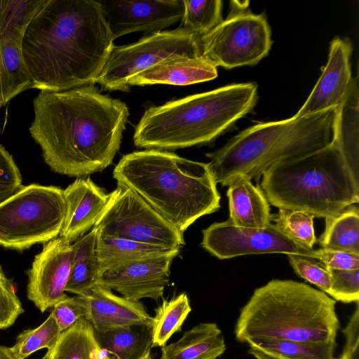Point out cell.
<instances>
[{
	"label": "cell",
	"mask_w": 359,
	"mask_h": 359,
	"mask_svg": "<svg viewBox=\"0 0 359 359\" xmlns=\"http://www.w3.org/2000/svg\"><path fill=\"white\" fill-rule=\"evenodd\" d=\"M33 108L29 131L53 171L82 178L111 164L129 116L125 102L89 85L40 91Z\"/></svg>",
	"instance_id": "obj_1"
},
{
	"label": "cell",
	"mask_w": 359,
	"mask_h": 359,
	"mask_svg": "<svg viewBox=\"0 0 359 359\" xmlns=\"http://www.w3.org/2000/svg\"><path fill=\"white\" fill-rule=\"evenodd\" d=\"M113 41L99 1L46 0L22 43L33 88L59 92L94 86Z\"/></svg>",
	"instance_id": "obj_2"
},
{
	"label": "cell",
	"mask_w": 359,
	"mask_h": 359,
	"mask_svg": "<svg viewBox=\"0 0 359 359\" xmlns=\"http://www.w3.org/2000/svg\"><path fill=\"white\" fill-rule=\"evenodd\" d=\"M113 177L182 233L198 218L220 208L221 196L210 163L169 151L144 149L126 154Z\"/></svg>",
	"instance_id": "obj_3"
},
{
	"label": "cell",
	"mask_w": 359,
	"mask_h": 359,
	"mask_svg": "<svg viewBox=\"0 0 359 359\" xmlns=\"http://www.w3.org/2000/svg\"><path fill=\"white\" fill-rule=\"evenodd\" d=\"M257 89L255 82L233 83L150 107L135 128L134 144L169 151L209 144L253 109Z\"/></svg>",
	"instance_id": "obj_4"
},
{
	"label": "cell",
	"mask_w": 359,
	"mask_h": 359,
	"mask_svg": "<svg viewBox=\"0 0 359 359\" xmlns=\"http://www.w3.org/2000/svg\"><path fill=\"white\" fill-rule=\"evenodd\" d=\"M340 324L336 301L292 280L257 288L241 309L234 334L241 343L259 339L335 343Z\"/></svg>",
	"instance_id": "obj_5"
},
{
	"label": "cell",
	"mask_w": 359,
	"mask_h": 359,
	"mask_svg": "<svg viewBox=\"0 0 359 359\" xmlns=\"http://www.w3.org/2000/svg\"><path fill=\"white\" fill-rule=\"evenodd\" d=\"M337 108L299 118L259 123L206 154L217 183L237 177L257 181L273 165L318 150L333 138Z\"/></svg>",
	"instance_id": "obj_6"
},
{
	"label": "cell",
	"mask_w": 359,
	"mask_h": 359,
	"mask_svg": "<svg viewBox=\"0 0 359 359\" xmlns=\"http://www.w3.org/2000/svg\"><path fill=\"white\" fill-rule=\"evenodd\" d=\"M260 188L269 204L329 218L359 202V182L337 144L277 163L262 175Z\"/></svg>",
	"instance_id": "obj_7"
},
{
	"label": "cell",
	"mask_w": 359,
	"mask_h": 359,
	"mask_svg": "<svg viewBox=\"0 0 359 359\" xmlns=\"http://www.w3.org/2000/svg\"><path fill=\"white\" fill-rule=\"evenodd\" d=\"M66 212L64 190L32 184L0 204V245L22 250L60 235Z\"/></svg>",
	"instance_id": "obj_8"
},
{
	"label": "cell",
	"mask_w": 359,
	"mask_h": 359,
	"mask_svg": "<svg viewBox=\"0 0 359 359\" xmlns=\"http://www.w3.org/2000/svg\"><path fill=\"white\" fill-rule=\"evenodd\" d=\"M233 2L227 18L201 37V56L216 67L254 65L268 55L273 43L265 15Z\"/></svg>",
	"instance_id": "obj_9"
},
{
	"label": "cell",
	"mask_w": 359,
	"mask_h": 359,
	"mask_svg": "<svg viewBox=\"0 0 359 359\" xmlns=\"http://www.w3.org/2000/svg\"><path fill=\"white\" fill-rule=\"evenodd\" d=\"M177 55L201 56V37L180 26L152 33L131 44L114 45L96 83L105 90H128L132 76Z\"/></svg>",
	"instance_id": "obj_10"
},
{
	"label": "cell",
	"mask_w": 359,
	"mask_h": 359,
	"mask_svg": "<svg viewBox=\"0 0 359 359\" xmlns=\"http://www.w3.org/2000/svg\"><path fill=\"white\" fill-rule=\"evenodd\" d=\"M94 226L108 237L177 248L185 243L183 233L136 192L118 184Z\"/></svg>",
	"instance_id": "obj_11"
},
{
	"label": "cell",
	"mask_w": 359,
	"mask_h": 359,
	"mask_svg": "<svg viewBox=\"0 0 359 359\" xmlns=\"http://www.w3.org/2000/svg\"><path fill=\"white\" fill-rule=\"evenodd\" d=\"M46 0L0 1V108L33 88L22 43L31 20Z\"/></svg>",
	"instance_id": "obj_12"
},
{
	"label": "cell",
	"mask_w": 359,
	"mask_h": 359,
	"mask_svg": "<svg viewBox=\"0 0 359 359\" xmlns=\"http://www.w3.org/2000/svg\"><path fill=\"white\" fill-rule=\"evenodd\" d=\"M201 246L219 259L248 255L282 253L317 259L310 250L284 233L275 224L263 228L238 226L229 219L203 229Z\"/></svg>",
	"instance_id": "obj_13"
},
{
	"label": "cell",
	"mask_w": 359,
	"mask_h": 359,
	"mask_svg": "<svg viewBox=\"0 0 359 359\" xmlns=\"http://www.w3.org/2000/svg\"><path fill=\"white\" fill-rule=\"evenodd\" d=\"M113 39L135 32L154 33L182 19L184 0L99 1Z\"/></svg>",
	"instance_id": "obj_14"
},
{
	"label": "cell",
	"mask_w": 359,
	"mask_h": 359,
	"mask_svg": "<svg viewBox=\"0 0 359 359\" xmlns=\"http://www.w3.org/2000/svg\"><path fill=\"white\" fill-rule=\"evenodd\" d=\"M72 243L60 236L37 254L28 272L27 298L41 311L67 297L65 288L72 263Z\"/></svg>",
	"instance_id": "obj_15"
},
{
	"label": "cell",
	"mask_w": 359,
	"mask_h": 359,
	"mask_svg": "<svg viewBox=\"0 0 359 359\" xmlns=\"http://www.w3.org/2000/svg\"><path fill=\"white\" fill-rule=\"evenodd\" d=\"M352 46L348 39L334 38L330 46L328 61L307 100L293 116L302 117L332 108L341 103L351 76L350 58Z\"/></svg>",
	"instance_id": "obj_16"
},
{
	"label": "cell",
	"mask_w": 359,
	"mask_h": 359,
	"mask_svg": "<svg viewBox=\"0 0 359 359\" xmlns=\"http://www.w3.org/2000/svg\"><path fill=\"white\" fill-rule=\"evenodd\" d=\"M173 258L143 261L104 271L97 285L116 290L127 299L162 297L170 280Z\"/></svg>",
	"instance_id": "obj_17"
},
{
	"label": "cell",
	"mask_w": 359,
	"mask_h": 359,
	"mask_svg": "<svg viewBox=\"0 0 359 359\" xmlns=\"http://www.w3.org/2000/svg\"><path fill=\"white\" fill-rule=\"evenodd\" d=\"M66 212L60 237L72 243L92 229L107 204L110 193L90 177L78 178L65 189Z\"/></svg>",
	"instance_id": "obj_18"
},
{
	"label": "cell",
	"mask_w": 359,
	"mask_h": 359,
	"mask_svg": "<svg viewBox=\"0 0 359 359\" xmlns=\"http://www.w3.org/2000/svg\"><path fill=\"white\" fill-rule=\"evenodd\" d=\"M83 297L88 309L85 318L95 331L134 324H152V317L141 302L117 296L107 287L96 285Z\"/></svg>",
	"instance_id": "obj_19"
},
{
	"label": "cell",
	"mask_w": 359,
	"mask_h": 359,
	"mask_svg": "<svg viewBox=\"0 0 359 359\" xmlns=\"http://www.w3.org/2000/svg\"><path fill=\"white\" fill-rule=\"evenodd\" d=\"M217 76V67L202 56L170 57L134 75L130 86L167 84L187 86L212 80Z\"/></svg>",
	"instance_id": "obj_20"
},
{
	"label": "cell",
	"mask_w": 359,
	"mask_h": 359,
	"mask_svg": "<svg viewBox=\"0 0 359 359\" xmlns=\"http://www.w3.org/2000/svg\"><path fill=\"white\" fill-rule=\"evenodd\" d=\"M229 220L236 226L263 228L273 219L269 203L260 187L252 181L237 177L228 185Z\"/></svg>",
	"instance_id": "obj_21"
},
{
	"label": "cell",
	"mask_w": 359,
	"mask_h": 359,
	"mask_svg": "<svg viewBox=\"0 0 359 359\" xmlns=\"http://www.w3.org/2000/svg\"><path fill=\"white\" fill-rule=\"evenodd\" d=\"M180 250L177 248L108 237L100 232L97 241V256L101 275L107 270L136 262L164 258L174 259L179 255Z\"/></svg>",
	"instance_id": "obj_22"
},
{
	"label": "cell",
	"mask_w": 359,
	"mask_h": 359,
	"mask_svg": "<svg viewBox=\"0 0 359 359\" xmlns=\"http://www.w3.org/2000/svg\"><path fill=\"white\" fill-rule=\"evenodd\" d=\"M358 79H351L347 92L337 108L333 140L337 144L355 180L359 182Z\"/></svg>",
	"instance_id": "obj_23"
},
{
	"label": "cell",
	"mask_w": 359,
	"mask_h": 359,
	"mask_svg": "<svg viewBox=\"0 0 359 359\" xmlns=\"http://www.w3.org/2000/svg\"><path fill=\"white\" fill-rule=\"evenodd\" d=\"M215 323H201L186 331L175 342L161 347L160 359H217L226 351Z\"/></svg>",
	"instance_id": "obj_24"
},
{
	"label": "cell",
	"mask_w": 359,
	"mask_h": 359,
	"mask_svg": "<svg viewBox=\"0 0 359 359\" xmlns=\"http://www.w3.org/2000/svg\"><path fill=\"white\" fill-rule=\"evenodd\" d=\"M98 229L90 232L72 244V263L65 292L84 296L97 285L101 271L97 256Z\"/></svg>",
	"instance_id": "obj_25"
},
{
	"label": "cell",
	"mask_w": 359,
	"mask_h": 359,
	"mask_svg": "<svg viewBox=\"0 0 359 359\" xmlns=\"http://www.w3.org/2000/svg\"><path fill=\"white\" fill-rule=\"evenodd\" d=\"M43 358L116 359L101 348L92 325L85 317L62 332L54 346L48 350Z\"/></svg>",
	"instance_id": "obj_26"
},
{
	"label": "cell",
	"mask_w": 359,
	"mask_h": 359,
	"mask_svg": "<svg viewBox=\"0 0 359 359\" xmlns=\"http://www.w3.org/2000/svg\"><path fill=\"white\" fill-rule=\"evenodd\" d=\"M95 334L101 348L116 359H142L152 347L151 324H134Z\"/></svg>",
	"instance_id": "obj_27"
},
{
	"label": "cell",
	"mask_w": 359,
	"mask_h": 359,
	"mask_svg": "<svg viewBox=\"0 0 359 359\" xmlns=\"http://www.w3.org/2000/svg\"><path fill=\"white\" fill-rule=\"evenodd\" d=\"M322 248L359 255V208L351 205L337 215L326 218L325 229L318 238Z\"/></svg>",
	"instance_id": "obj_28"
},
{
	"label": "cell",
	"mask_w": 359,
	"mask_h": 359,
	"mask_svg": "<svg viewBox=\"0 0 359 359\" xmlns=\"http://www.w3.org/2000/svg\"><path fill=\"white\" fill-rule=\"evenodd\" d=\"M250 347L279 359H338L335 343L303 342L273 339L249 341Z\"/></svg>",
	"instance_id": "obj_29"
},
{
	"label": "cell",
	"mask_w": 359,
	"mask_h": 359,
	"mask_svg": "<svg viewBox=\"0 0 359 359\" xmlns=\"http://www.w3.org/2000/svg\"><path fill=\"white\" fill-rule=\"evenodd\" d=\"M191 311L189 299L181 293L170 300H163L155 309L152 318V347H162L182 325Z\"/></svg>",
	"instance_id": "obj_30"
},
{
	"label": "cell",
	"mask_w": 359,
	"mask_h": 359,
	"mask_svg": "<svg viewBox=\"0 0 359 359\" xmlns=\"http://www.w3.org/2000/svg\"><path fill=\"white\" fill-rule=\"evenodd\" d=\"M180 27L200 37L208 34L222 21L221 0L185 1Z\"/></svg>",
	"instance_id": "obj_31"
},
{
	"label": "cell",
	"mask_w": 359,
	"mask_h": 359,
	"mask_svg": "<svg viewBox=\"0 0 359 359\" xmlns=\"http://www.w3.org/2000/svg\"><path fill=\"white\" fill-rule=\"evenodd\" d=\"M61 330L52 313L39 327L19 334L10 351L15 359H25L35 351L50 349L57 340Z\"/></svg>",
	"instance_id": "obj_32"
},
{
	"label": "cell",
	"mask_w": 359,
	"mask_h": 359,
	"mask_svg": "<svg viewBox=\"0 0 359 359\" xmlns=\"http://www.w3.org/2000/svg\"><path fill=\"white\" fill-rule=\"evenodd\" d=\"M314 217L304 211L278 209L272 221L287 236L300 245L313 250L317 242L313 227Z\"/></svg>",
	"instance_id": "obj_33"
},
{
	"label": "cell",
	"mask_w": 359,
	"mask_h": 359,
	"mask_svg": "<svg viewBox=\"0 0 359 359\" xmlns=\"http://www.w3.org/2000/svg\"><path fill=\"white\" fill-rule=\"evenodd\" d=\"M287 259L294 273L330 294L332 276L330 269L318 260L304 256L288 255Z\"/></svg>",
	"instance_id": "obj_34"
},
{
	"label": "cell",
	"mask_w": 359,
	"mask_h": 359,
	"mask_svg": "<svg viewBox=\"0 0 359 359\" xmlns=\"http://www.w3.org/2000/svg\"><path fill=\"white\" fill-rule=\"evenodd\" d=\"M329 269L332 276L329 296L336 302H359V269Z\"/></svg>",
	"instance_id": "obj_35"
},
{
	"label": "cell",
	"mask_w": 359,
	"mask_h": 359,
	"mask_svg": "<svg viewBox=\"0 0 359 359\" xmlns=\"http://www.w3.org/2000/svg\"><path fill=\"white\" fill-rule=\"evenodd\" d=\"M53 315L61 332H63L80 318L86 317L88 313L87 305L83 296L67 297L53 307Z\"/></svg>",
	"instance_id": "obj_36"
},
{
	"label": "cell",
	"mask_w": 359,
	"mask_h": 359,
	"mask_svg": "<svg viewBox=\"0 0 359 359\" xmlns=\"http://www.w3.org/2000/svg\"><path fill=\"white\" fill-rule=\"evenodd\" d=\"M24 312L21 302L15 293L13 285L0 271V329H6L14 324Z\"/></svg>",
	"instance_id": "obj_37"
},
{
	"label": "cell",
	"mask_w": 359,
	"mask_h": 359,
	"mask_svg": "<svg viewBox=\"0 0 359 359\" xmlns=\"http://www.w3.org/2000/svg\"><path fill=\"white\" fill-rule=\"evenodd\" d=\"M22 187V176L13 156L0 144V204Z\"/></svg>",
	"instance_id": "obj_38"
},
{
	"label": "cell",
	"mask_w": 359,
	"mask_h": 359,
	"mask_svg": "<svg viewBox=\"0 0 359 359\" xmlns=\"http://www.w3.org/2000/svg\"><path fill=\"white\" fill-rule=\"evenodd\" d=\"M317 259L329 269L339 270L359 269V255L325 248L314 250Z\"/></svg>",
	"instance_id": "obj_39"
},
{
	"label": "cell",
	"mask_w": 359,
	"mask_h": 359,
	"mask_svg": "<svg viewBox=\"0 0 359 359\" xmlns=\"http://www.w3.org/2000/svg\"><path fill=\"white\" fill-rule=\"evenodd\" d=\"M345 344L338 359H359V302L342 330Z\"/></svg>",
	"instance_id": "obj_40"
},
{
	"label": "cell",
	"mask_w": 359,
	"mask_h": 359,
	"mask_svg": "<svg viewBox=\"0 0 359 359\" xmlns=\"http://www.w3.org/2000/svg\"><path fill=\"white\" fill-rule=\"evenodd\" d=\"M248 353L252 355L255 359H279L273 356H271L268 354L264 353V352L252 348L250 347L248 348Z\"/></svg>",
	"instance_id": "obj_41"
},
{
	"label": "cell",
	"mask_w": 359,
	"mask_h": 359,
	"mask_svg": "<svg viewBox=\"0 0 359 359\" xmlns=\"http://www.w3.org/2000/svg\"><path fill=\"white\" fill-rule=\"evenodd\" d=\"M0 359H15L9 347L0 346Z\"/></svg>",
	"instance_id": "obj_42"
},
{
	"label": "cell",
	"mask_w": 359,
	"mask_h": 359,
	"mask_svg": "<svg viewBox=\"0 0 359 359\" xmlns=\"http://www.w3.org/2000/svg\"><path fill=\"white\" fill-rule=\"evenodd\" d=\"M142 359H152V358H151V355L149 354V355H148L147 356H146L145 358H144Z\"/></svg>",
	"instance_id": "obj_43"
},
{
	"label": "cell",
	"mask_w": 359,
	"mask_h": 359,
	"mask_svg": "<svg viewBox=\"0 0 359 359\" xmlns=\"http://www.w3.org/2000/svg\"><path fill=\"white\" fill-rule=\"evenodd\" d=\"M1 271V268H0V271Z\"/></svg>",
	"instance_id": "obj_44"
},
{
	"label": "cell",
	"mask_w": 359,
	"mask_h": 359,
	"mask_svg": "<svg viewBox=\"0 0 359 359\" xmlns=\"http://www.w3.org/2000/svg\"><path fill=\"white\" fill-rule=\"evenodd\" d=\"M0 133H1V130H0Z\"/></svg>",
	"instance_id": "obj_45"
},
{
	"label": "cell",
	"mask_w": 359,
	"mask_h": 359,
	"mask_svg": "<svg viewBox=\"0 0 359 359\" xmlns=\"http://www.w3.org/2000/svg\"><path fill=\"white\" fill-rule=\"evenodd\" d=\"M41 359H44V358H41Z\"/></svg>",
	"instance_id": "obj_46"
}]
</instances>
